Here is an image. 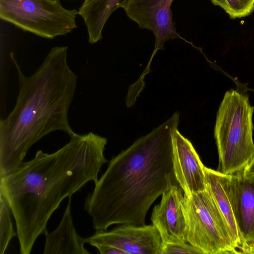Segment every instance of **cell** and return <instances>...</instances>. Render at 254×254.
I'll return each mask as SVG.
<instances>
[{
    "label": "cell",
    "mask_w": 254,
    "mask_h": 254,
    "mask_svg": "<svg viewBox=\"0 0 254 254\" xmlns=\"http://www.w3.org/2000/svg\"><path fill=\"white\" fill-rule=\"evenodd\" d=\"M107 143V138L93 132L75 133L55 152L38 150L33 159L0 178V193L11 208L21 254H29L38 237L48 231V222L64 199L98 181L108 162Z\"/></svg>",
    "instance_id": "cell-1"
},
{
    "label": "cell",
    "mask_w": 254,
    "mask_h": 254,
    "mask_svg": "<svg viewBox=\"0 0 254 254\" xmlns=\"http://www.w3.org/2000/svg\"><path fill=\"white\" fill-rule=\"evenodd\" d=\"M180 122L176 111L109 162L84 200V208L96 232L116 224H145L156 199L179 185L174 172L173 140Z\"/></svg>",
    "instance_id": "cell-2"
},
{
    "label": "cell",
    "mask_w": 254,
    "mask_h": 254,
    "mask_svg": "<svg viewBox=\"0 0 254 254\" xmlns=\"http://www.w3.org/2000/svg\"><path fill=\"white\" fill-rule=\"evenodd\" d=\"M68 47H53L31 75L25 76L13 54L18 93L9 115L0 121V178L16 170L30 148L55 131L70 137L68 111L74 99L77 76L68 65Z\"/></svg>",
    "instance_id": "cell-3"
},
{
    "label": "cell",
    "mask_w": 254,
    "mask_h": 254,
    "mask_svg": "<svg viewBox=\"0 0 254 254\" xmlns=\"http://www.w3.org/2000/svg\"><path fill=\"white\" fill-rule=\"evenodd\" d=\"M254 111L247 95L233 89L225 93L214 130L219 156L217 171L220 173H242L254 155Z\"/></svg>",
    "instance_id": "cell-4"
},
{
    "label": "cell",
    "mask_w": 254,
    "mask_h": 254,
    "mask_svg": "<svg viewBox=\"0 0 254 254\" xmlns=\"http://www.w3.org/2000/svg\"><path fill=\"white\" fill-rule=\"evenodd\" d=\"M181 203L187 243L203 254L239 253L229 224L207 186L201 191L184 193Z\"/></svg>",
    "instance_id": "cell-5"
},
{
    "label": "cell",
    "mask_w": 254,
    "mask_h": 254,
    "mask_svg": "<svg viewBox=\"0 0 254 254\" xmlns=\"http://www.w3.org/2000/svg\"><path fill=\"white\" fill-rule=\"evenodd\" d=\"M75 9L64 7L59 0H0V18L23 30L52 39L76 27Z\"/></svg>",
    "instance_id": "cell-6"
},
{
    "label": "cell",
    "mask_w": 254,
    "mask_h": 254,
    "mask_svg": "<svg viewBox=\"0 0 254 254\" xmlns=\"http://www.w3.org/2000/svg\"><path fill=\"white\" fill-rule=\"evenodd\" d=\"M173 0H128L123 8L127 16L140 28L150 30L155 36L154 49L146 66L147 68H150L156 53L164 49L166 41L181 39L190 44L178 33L175 27L170 8Z\"/></svg>",
    "instance_id": "cell-7"
},
{
    "label": "cell",
    "mask_w": 254,
    "mask_h": 254,
    "mask_svg": "<svg viewBox=\"0 0 254 254\" xmlns=\"http://www.w3.org/2000/svg\"><path fill=\"white\" fill-rule=\"evenodd\" d=\"M84 241L92 246L111 245L127 254H161L163 246L160 234L153 224H121L109 231L96 232Z\"/></svg>",
    "instance_id": "cell-8"
},
{
    "label": "cell",
    "mask_w": 254,
    "mask_h": 254,
    "mask_svg": "<svg viewBox=\"0 0 254 254\" xmlns=\"http://www.w3.org/2000/svg\"><path fill=\"white\" fill-rule=\"evenodd\" d=\"M173 143L174 174L184 193L190 195L205 190V166L190 141L177 128L173 133Z\"/></svg>",
    "instance_id": "cell-9"
},
{
    "label": "cell",
    "mask_w": 254,
    "mask_h": 254,
    "mask_svg": "<svg viewBox=\"0 0 254 254\" xmlns=\"http://www.w3.org/2000/svg\"><path fill=\"white\" fill-rule=\"evenodd\" d=\"M183 191L174 185L163 192L160 203L152 210L151 221L161 237L163 244L185 243L186 225L182 207Z\"/></svg>",
    "instance_id": "cell-10"
},
{
    "label": "cell",
    "mask_w": 254,
    "mask_h": 254,
    "mask_svg": "<svg viewBox=\"0 0 254 254\" xmlns=\"http://www.w3.org/2000/svg\"><path fill=\"white\" fill-rule=\"evenodd\" d=\"M228 189L241 237V247L254 244V176L242 173L228 175Z\"/></svg>",
    "instance_id": "cell-11"
},
{
    "label": "cell",
    "mask_w": 254,
    "mask_h": 254,
    "mask_svg": "<svg viewBox=\"0 0 254 254\" xmlns=\"http://www.w3.org/2000/svg\"><path fill=\"white\" fill-rule=\"evenodd\" d=\"M71 196L68 201L61 222L55 230L44 234V254H90L85 248L84 238L75 228L71 215Z\"/></svg>",
    "instance_id": "cell-12"
},
{
    "label": "cell",
    "mask_w": 254,
    "mask_h": 254,
    "mask_svg": "<svg viewBox=\"0 0 254 254\" xmlns=\"http://www.w3.org/2000/svg\"><path fill=\"white\" fill-rule=\"evenodd\" d=\"M128 0H84L78 10L86 25L88 41L95 44L102 38L104 26L112 13L123 8Z\"/></svg>",
    "instance_id": "cell-13"
},
{
    "label": "cell",
    "mask_w": 254,
    "mask_h": 254,
    "mask_svg": "<svg viewBox=\"0 0 254 254\" xmlns=\"http://www.w3.org/2000/svg\"><path fill=\"white\" fill-rule=\"evenodd\" d=\"M204 172L207 186L229 224L238 250L242 245V239L229 193L228 175L205 166Z\"/></svg>",
    "instance_id": "cell-14"
},
{
    "label": "cell",
    "mask_w": 254,
    "mask_h": 254,
    "mask_svg": "<svg viewBox=\"0 0 254 254\" xmlns=\"http://www.w3.org/2000/svg\"><path fill=\"white\" fill-rule=\"evenodd\" d=\"M11 214L7 200L0 193V254L5 253L10 241L17 235L13 229Z\"/></svg>",
    "instance_id": "cell-15"
},
{
    "label": "cell",
    "mask_w": 254,
    "mask_h": 254,
    "mask_svg": "<svg viewBox=\"0 0 254 254\" xmlns=\"http://www.w3.org/2000/svg\"><path fill=\"white\" fill-rule=\"evenodd\" d=\"M222 8L232 19L247 16L254 10V0H210Z\"/></svg>",
    "instance_id": "cell-16"
},
{
    "label": "cell",
    "mask_w": 254,
    "mask_h": 254,
    "mask_svg": "<svg viewBox=\"0 0 254 254\" xmlns=\"http://www.w3.org/2000/svg\"><path fill=\"white\" fill-rule=\"evenodd\" d=\"M203 254L198 248L185 243H166L163 244L161 254Z\"/></svg>",
    "instance_id": "cell-17"
},
{
    "label": "cell",
    "mask_w": 254,
    "mask_h": 254,
    "mask_svg": "<svg viewBox=\"0 0 254 254\" xmlns=\"http://www.w3.org/2000/svg\"><path fill=\"white\" fill-rule=\"evenodd\" d=\"M93 247L101 254H127L124 251L111 245L95 244Z\"/></svg>",
    "instance_id": "cell-18"
},
{
    "label": "cell",
    "mask_w": 254,
    "mask_h": 254,
    "mask_svg": "<svg viewBox=\"0 0 254 254\" xmlns=\"http://www.w3.org/2000/svg\"><path fill=\"white\" fill-rule=\"evenodd\" d=\"M242 173L246 176H254V154L245 167Z\"/></svg>",
    "instance_id": "cell-19"
},
{
    "label": "cell",
    "mask_w": 254,
    "mask_h": 254,
    "mask_svg": "<svg viewBox=\"0 0 254 254\" xmlns=\"http://www.w3.org/2000/svg\"><path fill=\"white\" fill-rule=\"evenodd\" d=\"M239 253L254 254V244H246L241 246L238 250Z\"/></svg>",
    "instance_id": "cell-20"
}]
</instances>
